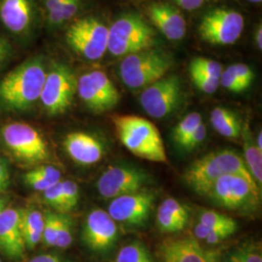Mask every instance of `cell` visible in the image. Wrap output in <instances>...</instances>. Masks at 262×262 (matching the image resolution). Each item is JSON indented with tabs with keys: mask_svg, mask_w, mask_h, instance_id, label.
<instances>
[{
	"mask_svg": "<svg viewBox=\"0 0 262 262\" xmlns=\"http://www.w3.org/2000/svg\"><path fill=\"white\" fill-rule=\"evenodd\" d=\"M41 56L29 58L0 82V102L10 111H25L40 99L46 79Z\"/></svg>",
	"mask_w": 262,
	"mask_h": 262,
	"instance_id": "obj_1",
	"label": "cell"
},
{
	"mask_svg": "<svg viewBox=\"0 0 262 262\" xmlns=\"http://www.w3.org/2000/svg\"><path fill=\"white\" fill-rule=\"evenodd\" d=\"M226 175H240L254 181L243 158L227 149L209 152L194 160L186 170L184 179L195 192L206 195L215 181Z\"/></svg>",
	"mask_w": 262,
	"mask_h": 262,
	"instance_id": "obj_2",
	"label": "cell"
},
{
	"mask_svg": "<svg viewBox=\"0 0 262 262\" xmlns=\"http://www.w3.org/2000/svg\"><path fill=\"white\" fill-rule=\"evenodd\" d=\"M112 121L118 138L133 155L155 162L167 161L161 135L152 122L134 115H116Z\"/></svg>",
	"mask_w": 262,
	"mask_h": 262,
	"instance_id": "obj_3",
	"label": "cell"
},
{
	"mask_svg": "<svg viewBox=\"0 0 262 262\" xmlns=\"http://www.w3.org/2000/svg\"><path fill=\"white\" fill-rule=\"evenodd\" d=\"M172 60L159 50H144L124 56L120 66L123 84L131 90L145 89L163 78Z\"/></svg>",
	"mask_w": 262,
	"mask_h": 262,
	"instance_id": "obj_4",
	"label": "cell"
},
{
	"mask_svg": "<svg viewBox=\"0 0 262 262\" xmlns=\"http://www.w3.org/2000/svg\"><path fill=\"white\" fill-rule=\"evenodd\" d=\"M155 32L137 15L129 14L117 19L108 28V46L113 56H126L152 46Z\"/></svg>",
	"mask_w": 262,
	"mask_h": 262,
	"instance_id": "obj_5",
	"label": "cell"
},
{
	"mask_svg": "<svg viewBox=\"0 0 262 262\" xmlns=\"http://www.w3.org/2000/svg\"><path fill=\"white\" fill-rule=\"evenodd\" d=\"M217 205L233 211H247L259 203V189L254 181L240 175L216 180L206 195Z\"/></svg>",
	"mask_w": 262,
	"mask_h": 262,
	"instance_id": "obj_6",
	"label": "cell"
},
{
	"mask_svg": "<svg viewBox=\"0 0 262 262\" xmlns=\"http://www.w3.org/2000/svg\"><path fill=\"white\" fill-rule=\"evenodd\" d=\"M77 79L64 63H54L46 74L40 101L49 115L66 113L73 103L77 93Z\"/></svg>",
	"mask_w": 262,
	"mask_h": 262,
	"instance_id": "obj_7",
	"label": "cell"
},
{
	"mask_svg": "<svg viewBox=\"0 0 262 262\" xmlns=\"http://www.w3.org/2000/svg\"><path fill=\"white\" fill-rule=\"evenodd\" d=\"M66 38L68 46L86 59H100L107 52L108 28L95 18L78 19L68 28Z\"/></svg>",
	"mask_w": 262,
	"mask_h": 262,
	"instance_id": "obj_8",
	"label": "cell"
},
{
	"mask_svg": "<svg viewBox=\"0 0 262 262\" xmlns=\"http://www.w3.org/2000/svg\"><path fill=\"white\" fill-rule=\"evenodd\" d=\"M244 17L237 11L217 8L208 12L199 25L202 40L212 45L226 46L234 44L243 33Z\"/></svg>",
	"mask_w": 262,
	"mask_h": 262,
	"instance_id": "obj_9",
	"label": "cell"
},
{
	"mask_svg": "<svg viewBox=\"0 0 262 262\" xmlns=\"http://www.w3.org/2000/svg\"><path fill=\"white\" fill-rule=\"evenodd\" d=\"M4 143L12 154L27 162H42L50 158L47 143L33 126L26 122H12L2 129Z\"/></svg>",
	"mask_w": 262,
	"mask_h": 262,
	"instance_id": "obj_10",
	"label": "cell"
},
{
	"mask_svg": "<svg viewBox=\"0 0 262 262\" xmlns=\"http://www.w3.org/2000/svg\"><path fill=\"white\" fill-rule=\"evenodd\" d=\"M77 93L85 106L95 114L108 112L120 102L121 95L103 71L95 70L81 76Z\"/></svg>",
	"mask_w": 262,
	"mask_h": 262,
	"instance_id": "obj_11",
	"label": "cell"
},
{
	"mask_svg": "<svg viewBox=\"0 0 262 262\" xmlns=\"http://www.w3.org/2000/svg\"><path fill=\"white\" fill-rule=\"evenodd\" d=\"M182 95V82L178 76H164L144 89L140 95V103L151 118L162 119L178 107Z\"/></svg>",
	"mask_w": 262,
	"mask_h": 262,
	"instance_id": "obj_12",
	"label": "cell"
},
{
	"mask_svg": "<svg viewBox=\"0 0 262 262\" xmlns=\"http://www.w3.org/2000/svg\"><path fill=\"white\" fill-rule=\"evenodd\" d=\"M149 181L148 175L139 168L128 165L110 166L97 181V189L101 196L114 199L142 190Z\"/></svg>",
	"mask_w": 262,
	"mask_h": 262,
	"instance_id": "obj_13",
	"label": "cell"
},
{
	"mask_svg": "<svg viewBox=\"0 0 262 262\" xmlns=\"http://www.w3.org/2000/svg\"><path fill=\"white\" fill-rule=\"evenodd\" d=\"M156 194L149 190L114 198L108 207V214L117 223L130 226H143L149 220Z\"/></svg>",
	"mask_w": 262,
	"mask_h": 262,
	"instance_id": "obj_14",
	"label": "cell"
},
{
	"mask_svg": "<svg viewBox=\"0 0 262 262\" xmlns=\"http://www.w3.org/2000/svg\"><path fill=\"white\" fill-rule=\"evenodd\" d=\"M116 222L102 209H94L85 219L83 240L85 246L98 254L109 253L118 239Z\"/></svg>",
	"mask_w": 262,
	"mask_h": 262,
	"instance_id": "obj_15",
	"label": "cell"
},
{
	"mask_svg": "<svg viewBox=\"0 0 262 262\" xmlns=\"http://www.w3.org/2000/svg\"><path fill=\"white\" fill-rule=\"evenodd\" d=\"M158 253L160 262H216L215 253L191 237L166 238L159 244Z\"/></svg>",
	"mask_w": 262,
	"mask_h": 262,
	"instance_id": "obj_16",
	"label": "cell"
},
{
	"mask_svg": "<svg viewBox=\"0 0 262 262\" xmlns=\"http://www.w3.org/2000/svg\"><path fill=\"white\" fill-rule=\"evenodd\" d=\"M0 251L11 260H20L26 255L27 248L18 209L5 208L0 213Z\"/></svg>",
	"mask_w": 262,
	"mask_h": 262,
	"instance_id": "obj_17",
	"label": "cell"
},
{
	"mask_svg": "<svg viewBox=\"0 0 262 262\" xmlns=\"http://www.w3.org/2000/svg\"><path fill=\"white\" fill-rule=\"evenodd\" d=\"M34 17V0H0V20L14 34L24 35L29 32Z\"/></svg>",
	"mask_w": 262,
	"mask_h": 262,
	"instance_id": "obj_18",
	"label": "cell"
},
{
	"mask_svg": "<svg viewBox=\"0 0 262 262\" xmlns=\"http://www.w3.org/2000/svg\"><path fill=\"white\" fill-rule=\"evenodd\" d=\"M63 146L68 156L81 165H93L103 158L102 143L85 132L76 131L67 134Z\"/></svg>",
	"mask_w": 262,
	"mask_h": 262,
	"instance_id": "obj_19",
	"label": "cell"
},
{
	"mask_svg": "<svg viewBox=\"0 0 262 262\" xmlns=\"http://www.w3.org/2000/svg\"><path fill=\"white\" fill-rule=\"evenodd\" d=\"M148 14L160 32L171 41L185 37L187 24L182 14L168 3H152L148 7Z\"/></svg>",
	"mask_w": 262,
	"mask_h": 262,
	"instance_id": "obj_20",
	"label": "cell"
},
{
	"mask_svg": "<svg viewBox=\"0 0 262 262\" xmlns=\"http://www.w3.org/2000/svg\"><path fill=\"white\" fill-rule=\"evenodd\" d=\"M188 221L187 208L174 198H166L158 209L157 225L164 233H174L183 230Z\"/></svg>",
	"mask_w": 262,
	"mask_h": 262,
	"instance_id": "obj_21",
	"label": "cell"
},
{
	"mask_svg": "<svg viewBox=\"0 0 262 262\" xmlns=\"http://www.w3.org/2000/svg\"><path fill=\"white\" fill-rule=\"evenodd\" d=\"M20 226L27 250H33L42 242L44 215L35 208L20 211Z\"/></svg>",
	"mask_w": 262,
	"mask_h": 262,
	"instance_id": "obj_22",
	"label": "cell"
},
{
	"mask_svg": "<svg viewBox=\"0 0 262 262\" xmlns=\"http://www.w3.org/2000/svg\"><path fill=\"white\" fill-rule=\"evenodd\" d=\"M210 121L215 130L226 138H238L242 127L235 113L224 107H216L210 116Z\"/></svg>",
	"mask_w": 262,
	"mask_h": 262,
	"instance_id": "obj_23",
	"label": "cell"
},
{
	"mask_svg": "<svg viewBox=\"0 0 262 262\" xmlns=\"http://www.w3.org/2000/svg\"><path fill=\"white\" fill-rule=\"evenodd\" d=\"M23 179L28 187L43 192L61 181V173L54 166L42 165L27 172Z\"/></svg>",
	"mask_w": 262,
	"mask_h": 262,
	"instance_id": "obj_24",
	"label": "cell"
},
{
	"mask_svg": "<svg viewBox=\"0 0 262 262\" xmlns=\"http://www.w3.org/2000/svg\"><path fill=\"white\" fill-rule=\"evenodd\" d=\"M241 135L244 137V161L255 184L260 187L262 183V150L256 147L248 128L242 130Z\"/></svg>",
	"mask_w": 262,
	"mask_h": 262,
	"instance_id": "obj_25",
	"label": "cell"
},
{
	"mask_svg": "<svg viewBox=\"0 0 262 262\" xmlns=\"http://www.w3.org/2000/svg\"><path fill=\"white\" fill-rule=\"evenodd\" d=\"M115 262H154L148 248L139 241H133L122 247Z\"/></svg>",
	"mask_w": 262,
	"mask_h": 262,
	"instance_id": "obj_26",
	"label": "cell"
},
{
	"mask_svg": "<svg viewBox=\"0 0 262 262\" xmlns=\"http://www.w3.org/2000/svg\"><path fill=\"white\" fill-rule=\"evenodd\" d=\"M82 8V0H69L58 8L47 12L48 25L56 28L72 19Z\"/></svg>",
	"mask_w": 262,
	"mask_h": 262,
	"instance_id": "obj_27",
	"label": "cell"
},
{
	"mask_svg": "<svg viewBox=\"0 0 262 262\" xmlns=\"http://www.w3.org/2000/svg\"><path fill=\"white\" fill-rule=\"evenodd\" d=\"M223 262H262L261 250L254 244L242 245L227 253Z\"/></svg>",
	"mask_w": 262,
	"mask_h": 262,
	"instance_id": "obj_28",
	"label": "cell"
},
{
	"mask_svg": "<svg viewBox=\"0 0 262 262\" xmlns=\"http://www.w3.org/2000/svg\"><path fill=\"white\" fill-rule=\"evenodd\" d=\"M202 123V117L199 113H190L179 122L173 131L174 140L179 146L187 139V137L196 129Z\"/></svg>",
	"mask_w": 262,
	"mask_h": 262,
	"instance_id": "obj_29",
	"label": "cell"
},
{
	"mask_svg": "<svg viewBox=\"0 0 262 262\" xmlns=\"http://www.w3.org/2000/svg\"><path fill=\"white\" fill-rule=\"evenodd\" d=\"M189 71L198 72L220 80L224 69L222 64L214 59L206 57H195L190 62Z\"/></svg>",
	"mask_w": 262,
	"mask_h": 262,
	"instance_id": "obj_30",
	"label": "cell"
},
{
	"mask_svg": "<svg viewBox=\"0 0 262 262\" xmlns=\"http://www.w3.org/2000/svg\"><path fill=\"white\" fill-rule=\"evenodd\" d=\"M60 214L46 212L44 214V228L42 234V242L47 247H56V238L58 233Z\"/></svg>",
	"mask_w": 262,
	"mask_h": 262,
	"instance_id": "obj_31",
	"label": "cell"
},
{
	"mask_svg": "<svg viewBox=\"0 0 262 262\" xmlns=\"http://www.w3.org/2000/svg\"><path fill=\"white\" fill-rule=\"evenodd\" d=\"M73 243V221L69 215L60 214L58 233L56 238V248L66 249Z\"/></svg>",
	"mask_w": 262,
	"mask_h": 262,
	"instance_id": "obj_32",
	"label": "cell"
},
{
	"mask_svg": "<svg viewBox=\"0 0 262 262\" xmlns=\"http://www.w3.org/2000/svg\"><path fill=\"white\" fill-rule=\"evenodd\" d=\"M43 198L48 205H50L56 210H58L59 212H61V214H66L61 181L56 185H54L53 187H49L48 189L44 190Z\"/></svg>",
	"mask_w": 262,
	"mask_h": 262,
	"instance_id": "obj_33",
	"label": "cell"
},
{
	"mask_svg": "<svg viewBox=\"0 0 262 262\" xmlns=\"http://www.w3.org/2000/svg\"><path fill=\"white\" fill-rule=\"evenodd\" d=\"M62 186V193L64 200V210L66 213L72 211L79 202L80 198V189L79 186L73 181H61Z\"/></svg>",
	"mask_w": 262,
	"mask_h": 262,
	"instance_id": "obj_34",
	"label": "cell"
},
{
	"mask_svg": "<svg viewBox=\"0 0 262 262\" xmlns=\"http://www.w3.org/2000/svg\"><path fill=\"white\" fill-rule=\"evenodd\" d=\"M189 72H190L192 82L204 94H214L219 89L220 80H216L212 77H209V76L204 75V74H201L198 72H194V71H189Z\"/></svg>",
	"mask_w": 262,
	"mask_h": 262,
	"instance_id": "obj_35",
	"label": "cell"
},
{
	"mask_svg": "<svg viewBox=\"0 0 262 262\" xmlns=\"http://www.w3.org/2000/svg\"><path fill=\"white\" fill-rule=\"evenodd\" d=\"M229 68L233 72L237 80L240 82V84L243 85L245 91L253 84L254 73L250 66L244 63H236L233 66H229Z\"/></svg>",
	"mask_w": 262,
	"mask_h": 262,
	"instance_id": "obj_36",
	"label": "cell"
},
{
	"mask_svg": "<svg viewBox=\"0 0 262 262\" xmlns=\"http://www.w3.org/2000/svg\"><path fill=\"white\" fill-rule=\"evenodd\" d=\"M220 84H222L227 91L234 94H240L245 91L243 85L240 84V82L237 80V78L235 77L229 67H227L223 71L220 78Z\"/></svg>",
	"mask_w": 262,
	"mask_h": 262,
	"instance_id": "obj_37",
	"label": "cell"
},
{
	"mask_svg": "<svg viewBox=\"0 0 262 262\" xmlns=\"http://www.w3.org/2000/svg\"><path fill=\"white\" fill-rule=\"evenodd\" d=\"M207 136L206 125L202 122L195 130L193 131L186 140L184 141L181 145L182 148L186 150H190L199 146L203 141L205 140Z\"/></svg>",
	"mask_w": 262,
	"mask_h": 262,
	"instance_id": "obj_38",
	"label": "cell"
},
{
	"mask_svg": "<svg viewBox=\"0 0 262 262\" xmlns=\"http://www.w3.org/2000/svg\"><path fill=\"white\" fill-rule=\"evenodd\" d=\"M236 230H237V225L215 229V230H213L212 232H210L209 234L207 235L204 241H206L208 244H212V245L220 243L223 240L226 239L227 237L234 234Z\"/></svg>",
	"mask_w": 262,
	"mask_h": 262,
	"instance_id": "obj_39",
	"label": "cell"
},
{
	"mask_svg": "<svg viewBox=\"0 0 262 262\" xmlns=\"http://www.w3.org/2000/svg\"><path fill=\"white\" fill-rule=\"evenodd\" d=\"M10 184L9 168L7 163L2 159H0V193L4 192Z\"/></svg>",
	"mask_w": 262,
	"mask_h": 262,
	"instance_id": "obj_40",
	"label": "cell"
},
{
	"mask_svg": "<svg viewBox=\"0 0 262 262\" xmlns=\"http://www.w3.org/2000/svg\"><path fill=\"white\" fill-rule=\"evenodd\" d=\"M28 262H68L66 258L56 253H44L40 254Z\"/></svg>",
	"mask_w": 262,
	"mask_h": 262,
	"instance_id": "obj_41",
	"label": "cell"
},
{
	"mask_svg": "<svg viewBox=\"0 0 262 262\" xmlns=\"http://www.w3.org/2000/svg\"><path fill=\"white\" fill-rule=\"evenodd\" d=\"M179 7L187 11H193V10L200 8V6L205 2V0H174Z\"/></svg>",
	"mask_w": 262,
	"mask_h": 262,
	"instance_id": "obj_42",
	"label": "cell"
},
{
	"mask_svg": "<svg viewBox=\"0 0 262 262\" xmlns=\"http://www.w3.org/2000/svg\"><path fill=\"white\" fill-rule=\"evenodd\" d=\"M9 55V44L3 38L0 37V66H2Z\"/></svg>",
	"mask_w": 262,
	"mask_h": 262,
	"instance_id": "obj_43",
	"label": "cell"
},
{
	"mask_svg": "<svg viewBox=\"0 0 262 262\" xmlns=\"http://www.w3.org/2000/svg\"><path fill=\"white\" fill-rule=\"evenodd\" d=\"M254 40L255 44L257 48L261 51L262 50V26L259 25L256 29H255V34H254Z\"/></svg>",
	"mask_w": 262,
	"mask_h": 262,
	"instance_id": "obj_44",
	"label": "cell"
},
{
	"mask_svg": "<svg viewBox=\"0 0 262 262\" xmlns=\"http://www.w3.org/2000/svg\"><path fill=\"white\" fill-rule=\"evenodd\" d=\"M254 143H255V145H256V147L259 149V150H262V132L260 131L259 133H258V135H257V137H256V139L254 141Z\"/></svg>",
	"mask_w": 262,
	"mask_h": 262,
	"instance_id": "obj_45",
	"label": "cell"
},
{
	"mask_svg": "<svg viewBox=\"0 0 262 262\" xmlns=\"http://www.w3.org/2000/svg\"><path fill=\"white\" fill-rule=\"evenodd\" d=\"M6 202H7V200L5 198L0 197V213L6 208Z\"/></svg>",
	"mask_w": 262,
	"mask_h": 262,
	"instance_id": "obj_46",
	"label": "cell"
},
{
	"mask_svg": "<svg viewBox=\"0 0 262 262\" xmlns=\"http://www.w3.org/2000/svg\"><path fill=\"white\" fill-rule=\"evenodd\" d=\"M249 2H252V3H260L262 0H247Z\"/></svg>",
	"mask_w": 262,
	"mask_h": 262,
	"instance_id": "obj_47",
	"label": "cell"
},
{
	"mask_svg": "<svg viewBox=\"0 0 262 262\" xmlns=\"http://www.w3.org/2000/svg\"><path fill=\"white\" fill-rule=\"evenodd\" d=\"M0 262H2V261H1V258H0Z\"/></svg>",
	"mask_w": 262,
	"mask_h": 262,
	"instance_id": "obj_48",
	"label": "cell"
}]
</instances>
